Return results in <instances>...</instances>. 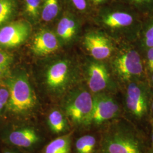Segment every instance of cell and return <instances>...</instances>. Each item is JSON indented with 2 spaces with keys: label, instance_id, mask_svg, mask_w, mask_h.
Segmentation results:
<instances>
[{
  "label": "cell",
  "instance_id": "cell-10",
  "mask_svg": "<svg viewBox=\"0 0 153 153\" xmlns=\"http://www.w3.org/2000/svg\"><path fill=\"white\" fill-rule=\"evenodd\" d=\"M83 45L91 58L95 60H109L117 48V43L107 33L91 31L86 33L83 40Z\"/></svg>",
  "mask_w": 153,
  "mask_h": 153
},
{
  "label": "cell",
  "instance_id": "cell-24",
  "mask_svg": "<svg viewBox=\"0 0 153 153\" xmlns=\"http://www.w3.org/2000/svg\"><path fill=\"white\" fill-rule=\"evenodd\" d=\"M71 7L81 14H86L92 9L88 0H66Z\"/></svg>",
  "mask_w": 153,
  "mask_h": 153
},
{
  "label": "cell",
  "instance_id": "cell-23",
  "mask_svg": "<svg viewBox=\"0 0 153 153\" xmlns=\"http://www.w3.org/2000/svg\"><path fill=\"white\" fill-rule=\"evenodd\" d=\"M12 62V56L10 53L0 49V81L8 73Z\"/></svg>",
  "mask_w": 153,
  "mask_h": 153
},
{
  "label": "cell",
  "instance_id": "cell-14",
  "mask_svg": "<svg viewBox=\"0 0 153 153\" xmlns=\"http://www.w3.org/2000/svg\"><path fill=\"white\" fill-rule=\"evenodd\" d=\"M100 145L99 131H87L74 133L72 142V153H99Z\"/></svg>",
  "mask_w": 153,
  "mask_h": 153
},
{
  "label": "cell",
  "instance_id": "cell-28",
  "mask_svg": "<svg viewBox=\"0 0 153 153\" xmlns=\"http://www.w3.org/2000/svg\"><path fill=\"white\" fill-rule=\"evenodd\" d=\"M148 135L150 141V148H153V119H151L149 125Z\"/></svg>",
  "mask_w": 153,
  "mask_h": 153
},
{
  "label": "cell",
  "instance_id": "cell-18",
  "mask_svg": "<svg viewBox=\"0 0 153 153\" xmlns=\"http://www.w3.org/2000/svg\"><path fill=\"white\" fill-rule=\"evenodd\" d=\"M78 22L72 13L66 12L60 20L57 27L58 35L64 41H69L76 35Z\"/></svg>",
  "mask_w": 153,
  "mask_h": 153
},
{
  "label": "cell",
  "instance_id": "cell-8",
  "mask_svg": "<svg viewBox=\"0 0 153 153\" xmlns=\"http://www.w3.org/2000/svg\"><path fill=\"white\" fill-rule=\"evenodd\" d=\"M119 94L107 93L93 94V109L84 131H100L111 121L123 116Z\"/></svg>",
  "mask_w": 153,
  "mask_h": 153
},
{
  "label": "cell",
  "instance_id": "cell-17",
  "mask_svg": "<svg viewBox=\"0 0 153 153\" xmlns=\"http://www.w3.org/2000/svg\"><path fill=\"white\" fill-rule=\"evenodd\" d=\"M134 44L143 55L153 47V14L143 18L141 31Z\"/></svg>",
  "mask_w": 153,
  "mask_h": 153
},
{
  "label": "cell",
  "instance_id": "cell-30",
  "mask_svg": "<svg viewBox=\"0 0 153 153\" xmlns=\"http://www.w3.org/2000/svg\"><path fill=\"white\" fill-rule=\"evenodd\" d=\"M151 119H153V100L151 106Z\"/></svg>",
  "mask_w": 153,
  "mask_h": 153
},
{
  "label": "cell",
  "instance_id": "cell-19",
  "mask_svg": "<svg viewBox=\"0 0 153 153\" xmlns=\"http://www.w3.org/2000/svg\"><path fill=\"white\" fill-rule=\"evenodd\" d=\"M62 8V0H43L40 18L45 22L53 20Z\"/></svg>",
  "mask_w": 153,
  "mask_h": 153
},
{
  "label": "cell",
  "instance_id": "cell-22",
  "mask_svg": "<svg viewBox=\"0 0 153 153\" xmlns=\"http://www.w3.org/2000/svg\"><path fill=\"white\" fill-rule=\"evenodd\" d=\"M43 0H22L24 14L29 18L36 21L40 18Z\"/></svg>",
  "mask_w": 153,
  "mask_h": 153
},
{
  "label": "cell",
  "instance_id": "cell-29",
  "mask_svg": "<svg viewBox=\"0 0 153 153\" xmlns=\"http://www.w3.org/2000/svg\"><path fill=\"white\" fill-rule=\"evenodd\" d=\"M2 153H23L19 151L18 150L14 148H10L9 146L7 148H4V149L2 150Z\"/></svg>",
  "mask_w": 153,
  "mask_h": 153
},
{
  "label": "cell",
  "instance_id": "cell-11",
  "mask_svg": "<svg viewBox=\"0 0 153 153\" xmlns=\"http://www.w3.org/2000/svg\"><path fill=\"white\" fill-rule=\"evenodd\" d=\"M44 85L46 91L52 96L59 98L66 94L71 85L67 61H59L49 67L45 73Z\"/></svg>",
  "mask_w": 153,
  "mask_h": 153
},
{
  "label": "cell",
  "instance_id": "cell-21",
  "mask_svg": "<svg viewBox=\"0 0 153 153\" xmlns=\"http://www.w3.org/2000/svg\"><path fill=\"white\" fill-rule=\"evenodd\" d=\"M143 17L153 14V0H120Z\"/></svg>",
  "mask_w": 153,
  "mask_h": 153
},
{
  "label": "cell",
  "instance_id": "cell-25",
  "mask_svg": "<svg viewBox=\"0 0 153 153\" xmlns=\"http://www.w3.org/2000/svg\"><path fill=\"white\" fill-rule=\"evenodd\" d=\"M143 57L148 75L153 73V47L146 50L143 53Z\"/></svg>",
  "mask_w": 153,
  "mask_h": 153
},
{
  "label": "cell",
  "instance_id": "cell-3",
  "mask_svg": "<svg viewBox=\"0 0 153 153\" xmlns=\"http://www.w3.org/2000/svg\"><path fill=\"white\" fill-rule=\"evenodd\" d=\"M120 97L123 117L148 133L153 100V90L148 79L121 86Z\"/></svg>",
  "mask_w": 153,
  "mask_h": 153
},
{
  "label": "cell",
  "instance_id": "cell-27",
  "mask_svg": "<svg viewBox=\"0 0 153 153\" xmlns=\"http://www.w3.org/2000/svg\"><path fill=\"white\" fill-rule=\"evenodd\" d=\"M91 9H98L99 7L108 4L116 0H88Z\"/></svg>",
  "mask_w": 153,
  "mask_h": 153
},
{
  "label": "cell",
  "instance_id": "cell-13",
  "mask_svg": "<svg viewBox=\"0 0 153 153\" xmlns=\"http://www.w3.org/2000/svg\"><path fill=\"white\" fill-rule=\"evenodd\" d=\"M44 124L45 131L53 138L74 131L61 108H52L45 115Z\"/></svg>",
  "mask_w": 153,
  "mask_h": 153
},
{
  "label": "cell",
  "instance_id": "cell-15",
  "mask_svg": "<svg viewBox=\"0 0 153 153\" xmlns=\"http://www.w3.org/2000/svg\"><path fill=\"white\" fill-rule=\"evenodd\" d=\"M59 47L58 39L49 30H42L36 34L32 44L33 52L38 55H45L56 51Z\"/></svg>",
  "mask_w": 153,
  "mask_h": 153
},
{
  "label": "cell",
  "instance_id": "cell-16",
  "mask_svg": "<svg viewBox=\"0 0 153 153\" xmlns=\"http://www.w3.org/2000/svg\"><path fill=\"white\" fill-rule=\"evenodd\" d=\"M74 131L53 138L47 142L39 153H72V142Z\"/></svg>",
  "mask_w": 153,
  "mask_h": 153
},
{
  "label": "cell",
  "instance_id": "cell-12",
  "mask_svg": "<svg viewBox=\"0 0 153 153\" xmlns=\"http://www.w3.org/2000/svg\"><path fill=\"white\" fill-rule=\"evenodd\" d=\"M31 32V27L27 21L9 23L0 28V47H17L27 40Z\"/></svg>",
  "mask_w": 153,
  "mask_h": 153
},
{
  "label": "cell",
  "instance_id": "cell-5",
  "mask_svg": "<svg viewBox=\"0 0 153 153\" xmlns=\"http://www.w3.org/2000/svg\"><path fill=\"white\" fill-rule=\"evenodd\" d=\"M1 138L8 146L23 153H39L47 141V132L38 120H13L6 126Z\"/></svg>",
  "mask_w": 153,
  "mask_h": 153
},
{
  "label": "cell",
  "instance_id": "cell-4",
  "mask_svg": "<svg viewBox=\"0 0 153 153\" xmlns=\"http://www.w3.org/2000/svg\"><path fill=\"white\" fill-rule=\"evenodd\" d=\"M9 98L4 113L12 120H36L39 100L25 74L12 76L7 82Z\"/></svg>",
  "mask_w": 153,
  "mask_h": 153
},
{
  "label": "cell",
  "instance_id": "cell-26",
  "mask_svg": "<svg viewBox=\"0 0 153 153\" xmlns=\"http://www.w3.org/2000/svg\"><path fill=\"white\" fill-rule=\"evenodd\" d=\"M9 98V92L7 88H0V116L4 112L6 105Z\"/></svg>",
  "mask_w": 153,
  "mask_h": 153
},
{
  "label": "cell",
  "instance_id": "cell-6",
  "mask_svg": "<svg viewBox=\"0 0 153 153\" xmlns=\"http://www.w3.org/2000/svg\"><path fill=\"white\" fill-rule=\"evenodd\" d=\"M108 62L120 87L131 81L148 79L143 55L133 43H117L115 53Z\"/></svg>",
  "mask_w": 153,
  "mask_h": 153
},
{
  "label": "cell",
  "instance_id": "cell-1",
  "mask_svg": "<svg viewBox=\"0 0 153 153\" xmlns=\"http://www.w3.org/2000/svg\"><path fill=\"white\" fill-rule=\"evenodd\" d=\"M99 131V153H148L150 149L148 133L123 116Z\"/></svg>",
  "mask_w": 153,
  "mask_h": 153
},
{
  "label": "cell",
  "instance_id": "cell-20",
  "mask_svg": "<svg viewBox=\"0 0 153 153\" xmlns=\"http://www.w3.org/2000/svg\"><path fill=\"white\" fill-rule=\"evenodd\" d=\"M19 9V0H0V26L16 16Z\"/></svg>",
  "mask_w": 153,
  "mask_h": 153
},
{
  "label": "cell",
  "instance_id": "cell-9",
  "mask_svg": "<svg viewBox=\"0 0 153 153\" xmlns=\"http://www.w3.org/2000/svg\"><path fill=\"white\" fill-rule=\"evenodd\" d=\"M86 85L93 94L107 93H120V86L105 61H89L85 69Z\"/></svg>",
  "mask_w": 153,
  "mask_h": 153
},
{
  "label": "cell",
  "instance_id": "cell-31",
  "mask_svg": "<svg viewBox=\"0 0 153 153\" xmlns=\"http://www.w3.org/2000/svg\"><path fill=\"white\" fill-rule=\"evenodd\" d=\"M148 153H153V148H150Z\"/></svg>",
  "mask_w": 153,
  "mask_h": 153
},
{
  "label": "cell",
  "instance_id": "cell-2",
  "mask_svg": "<svg viewBox=\"0 0 153 153\" xmlns=\"http://www.w3.org/2000/svg\"><path fill=\"white\" fill-rule=\"evenodd\" d=\"M97 21L107 34L119 43L134 44L142 27L143 16L120 0H116L98 9Z\"/></svg>",
  "mask_w": 153,
  "mask_h": 153
},
{
  "label": "cell",
  "instance_id": "cell-7",
  "mask_svg": "<svg viewBox=\"0 0 153 153\" xmlns=\"http://www.w3.org/2000/svg\"><path fill=\"white\" fill-rule=\"evenodd\" d=\"M61 108L75 133L85 131L93 105V95L86 86H78L66 94Z\"/></svg>",
  "mask_w": 153,
  "mask_h": 153
}]
</instances>
